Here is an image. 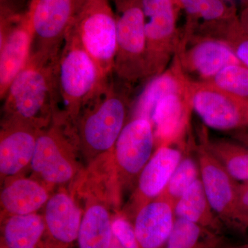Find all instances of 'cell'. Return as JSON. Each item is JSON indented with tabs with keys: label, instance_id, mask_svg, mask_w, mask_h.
I'll return each mask as SVG.
<instances>
[{
	"label": "cell",
	"instance_id": "cell-31",
	"mask_svg": "<svg viewBox=\"0 0 248 248\" xmlns=\"http://www.w3.org/2000/svg\"><path fill=\"white\" fill-rule=\"evenodd\" d=\"M237 210L243 231L248 228V181L239 184Z\"/></svg>",
	"mask_w": 248,
	"mask_h": 248
},
{
	"label": "cell",
	"instance_id": "cell-32",
	"mask_svg": "<svg viewBox=\"0 0 248 248\" xmlns=\"http://www.w3.org/2000/svg\"><path fill=\"white\" fill-rule=\"evenodd\" d=\"M234 138L236 141L248 147V128L235 132Z\"/></svg>",
	"mask_w": 248,
	"mask_h": 248
},
{
	"label": "cell",
	"instance_id": "cell-23",
	"mask_svg": "<svg viewBox=\"0 0 248 248\" xmlns=\"http://www.w3.org/2000/svg\"><path fill=\"white\" fill-rule=\"evenodd\" d=\"M1 221V241L9 248H42L46 232L43 215H13Z\"/></svg>",
	"mask_w": 248,
	"mask_h": 248
},
{
	"label": "cell",
	"instance_id": "cell-16",
	"mask_svg": "<svg viewBox=\"0 0 248 248\" xmlns=\"http://www.w3.org/2000/svg\"><path fill=\"white\" fill-rule=\"evenodd\" d=\"M192 108L190 89L170 93L161 98L152 115L155 148L172 146L182 140Z\"/></svg>",
	"mask_w": 248,
	"mask_h": 248
},
{
	"label": "cell",
	"instance_id": "cell-10",
	"mask_svg": "<svg viewBox=\"0 0 248 248\" xmlns=\"http://www.w3.org/2000/svg\"><path fill=\"white\" fill-rule=\"evenodd\" d=\"M153 124L143 118L131 119L120 133L112 151V159L121 188L133 185L154 154Z\"/></svg>",
	"mask_w": 248,
	"mask_h": 248
},
{
	"label": "cell",
	"instance_id": "cell-34",
	"mask_svg": "<svg viewBox=\"0 0 248 248\" xmlns=\"http://www.w3.org/2000/svg\"><path fill=\"white\" fill-rule=\"evenodd\" d=\"M222 248H248V243L241 245H233L226 242Z\"/></svg>",
	"mask_w": 248,
	"mask_h": 248
},
{
	"label": "cell",
	"instance_id": "cell-33",
	"mask_svg": "<svg viewBox=\"0 0 248 248\" xmlns=\"http://www.w3.org/2000/svg\"><path fill=\"white\" fill-rule=\"evenodd\" d=\"M240 24H241V27L244 29L245 32L248 35V10L244 13Z\"/></svg>",
	"mask_w": 248,
	"mask_h": 248
},
{
	"label": "cell",
	"instance_id": "cell-6",
	"mask_svg": "<svg viewBox=\"0 0 248 248\" xmlns=\"http://www.w3.org/2000/svg\"><path fill=\"white\" fill-rule=\"evenodd\" d=\"M70 29L95 62L103 78L112 74L117 24L110 0H82Z\"/></svg>",
	"mask_w": 248,
	"mask_h": 248
},
{
	"label": "cell",
	"instance_id": "cell-5",
	"mask_svg": "<svg viewBox=\"0 0 248 248\" xmlns=\"http://www.w3.org/2000/svg\"><path fill=\"white\" fill-rule=\"evenodd\" d=\"M117 48L113 73L129 86L146 80V33L142 0H114Z\"/></svg>",
	"mask_w": 248,
	"mask_h": 248
},
{
	"label": "cell",
	"instance_id": "cell-22",
	"mask_svg": "<svg viewBox=\"0 0 248 248\" xmlns=\"http://www.w3.org/2000/svg\"><path fill=\"white\" fill-rule=\"evenodd\" d=\"M176 218H183L223 234L225 226L209 203L201 177L186 191L174 205Z\"/></svg>",
	"mask_w": 248,
	"mask_h": 248
},
{
	"label": "cell",
	"instance_id": "cell-29",
	"mask_svg": "<svg viewBox=\"0 0 248 248\" xmlns=\"http://www.w3.org/2000/svg\"><path fill=\"white\" fill-rule=\"evenodd\" d=\"M112 244L110 248H139L133 224L125 217H117L112 223Z\"/></svg>",
	"mask_w": 248,
	"mask_h": 248
},
{
	"label": "cell",
	"instance_id": "cell-12",
	"mask_svg": "<svg viewBox=\"0 0 248 248\" xmlns=\"http://www.w3.org/2000/svg\"><path fill=\"white\" fill-rule=\"evenodd\" d=\"M32 30L28 14L1 19L0 22V98L29 60Z\"/></svg>",
	"mask_w": 248,
	"mask_h": 248
},
{
	"label": "cell",
	"instance_id": "cell-18",
	"mask_svg": "<svg viewBox=\"0 0 248 248\" xmlns=\"http://www.w3.org/2000/svg\"><path fill=\"white\" fill-rule=\"evenodd\" d=\"M182 63V69L198 77L199 82H208L225 67L241 63L226 41L208 37L194 42L183 55Z\"/></svg>",
	"mask_w": 248,
	"mask_h": 248
},
{
	"label": "cell",
	"instance_id": "cell-30",
	"mask_svg": "<svg viewBox=\"0 0 248 248\" xmlns=\"http://www.w3.org/2000/svg\"><path fill=\"white\" fill-rule=\"evenodd\" d=\"M223 38L233 49L241 63L248 68V35L241 24L232 27Z\"/></svg>",
	"mask_w": 248,
	"mask_h": 248
},
{
	"label": "cell",
	"instance_id": "cell-11",
	"mask_svg": "<svg viewBox=\"0 0 248 248\" xmlns=\"http://www.w3.org/2000/svg\"><path fill=\"white\" fill-rule=\"evenodd\" d=\"M201 180L212 208L225 226L243 231L237 210L239 183L203 144L197 148Z\"/></svg>",
	"mask_w": 248,
	"mask_h": 248
},
{
	"label": "cell",
	"instance_id": "cell-17",
	"mask_svg": "<svg viewBox=\"0 0 248 248\" xmlns=\"http://www.w3.org/2000/svg\"><path fill=\"white\" fill-rule=\"evenodd\" d=\"M176 221L174 206L163 196L143 206L131 222L139 248H164Z\"/></svg>",
	"mask_w": 248,
	"mask_h": 248
},
{
	"label": "cell",
	"instance_id": "cell-4",
	"mask_svg": "<svg viewBox=\"0 0 248 248\" xmlns=\"http://www.w3.org/2000/svg\"><path fill=\"white\" fill-rule=\"evenodd\" d=\"M103 78L95 62L69 29L55 65V114L66 116L76 123Z\"/></svg>",
	"mask_w": 248,
	"mask_h": 248
},
{
	"label": "cell",
	"instance_id": "cell-8",
	"mask_svg": "<svg viewBox=\"0 0 248 248\" xmlns=\"http://www.w3.org/2000/svg\"><path fill=\"white\" fill-rule=\"evenodd\" d=\"M192 108L210 128L223 131L248 128V99L207 82H191Z\"/></svg>",
	"mask_w": 248,
	"mask_h": 248
},
{
	"label": "cell",
	"instance_id": "cell-15",
	"mask_svg": "<svg viewBox=\"0 0 248 248\" xmlns=\"http://www.w3.org/2000/svg\"><path fill=\"white\" fill-rule=\"evenodd\" d=\"M41 130L25 124L1 123L0 174L1 182L19 177L31 166Z\"/></svg>",
	"mask_w": 248,
	"mask_h": 248
},
{
	"label": "cell",
	"instance_id": "cell-7",
	"mask_svg": "<svg viewBox=\"0 0 248 248\" xmlns=\"http://www.w3.org/2000/svg\"><path fill=\"white\" fill-rule=\"evenodd\" d=\"M82 0H31L30 54L57 58Z\"/></svg>",
	"mask_w": 248,
	"mask_h": 248
},
{
	"label": "cell",
	"instance_id": "cell-19",
	"mask_svg": "<svg viewBox=\"0 0 248 248\" xmlns=\"http://www.w3.org/2000/svg\"><path fill=\"white\" fill-rule=\"evenodd\" d=\"M50 189L36 178L17 177L6 181L0 195L1 217L37 213L48 202Z\"/></svg>",
	"mask_w": 248,
	"mask_h": 248
},
{
	"label": "cell",
	"instance_id": "cell-21",
	"mask_svg": "<svg viewBox=\"0 0 248 248\" xmlns=\"http://www.w3.org/2000/svg\"><path fill=\"white\" fill-rule=\"evenodd\" d=\"M191 81L183 72L180 65L163 72L150 79L132 106L131 119L143 118L151 122L152 115L156 104L161 99L174 93L190 89Z\"/></svg>",
	"mask_w": 248,
	"mask_h": 248
},
{
	"label": "cell",
	"instance_id": "cell-1",
	"mask_svg": "<svg viewBox=\"0 0 248 248\" xmlns=\"http://www.w3.org/2000/svg\"><path fill=\"white\" fill-rule=\"evenodd\" d=\"M133 87L112 73L103 78L95 92L81 108L76 121L85 162L113 151L126 124Z\"/></svg>",
	"mask_w": 248,
	"mask_h": 248
},
{
	"label": "cell",
	"instance_id": "cell-26",
	"mask_svg": "<svg viewBox=\"0 0 248 248\" xmlns=\"http://www.w3.org/2000/svg\"><path fill=\"white\" fill-rule=\"evenodd\" d=\"M201 177L200 165L191 156H183L161 196L175 205L186 191Z\"/></svg>",
	"mask_w": 248,
	"mask_h": 248
},
{
	"label": "cell",
	"instance_id": "cell-35",
	"mask_svg": "<svg viewBox=\"0 0 248 248\" xmlns=\"http://www.w3.org/2000/svg\"><path fill=\"white\" fill-rule=\"evenodd\" d=\"M0 248H9L8 246H6V245L1 241V244H0Z\"/></svg>",
	"mask_w": 248,
	"mask_h": 248
},
{
	"label": "cell",
	"instance_id": "cell-2",
	"mask_svg": "<svg viewBox=\"0 0 248 248\" xmlns=\"http://www.w3.org/2000/svg\"><path fill=\"white\" fill-rule=\"evenodd\" d=\"M58 58L39 54L29 55L2 99L1 123L25 124L40 130L50 125L56 111Z\"/></svg>",
	"mask_w": 248,
	"mask_h": 248
},
{
	"label": "cell",
	"instance_id": "cell-3",
	"mask_svg": "<svg viewBox=\"0 0 248 248\" xmlns=\"http://www.w3.org/2000/svg\"><path fill=\"white\" fill-rule=\"evenodd\" d=\"M81 157L76 124L55 114L37 137L31 167L35 178L50 188L76 181L84 171Z\"/></svg>",
	"mask_w": 248,
	"mask_h": 248
},
{
	"label": "cell",
	"instance_id": "cell-24",
	"mask_svg": "<svg viewBox=\"0 0 248 248\" xmlns=\"http://www.w3.org/2000/svg\"><path fill=\"white\" fill-rule=\"evenodd\" d=\"M202 144L236 182H248V146L236 141L208 139Z\"/></svg>",
	"mask_w": 248,
	"mask_h": 248
},
{
	"label": "cell",
	"instance_id": "cell-14",
	"mask_svg": "<svg viewBox=\"0 0 248 248\" xmlns=\"http://www.w3.org/2000/svg\"><path fill=\"white\" fill-rule=\"evenodd\" d=\"M44 208L43 248H75L83 212L74 196L66 190L59 191L50 196Z\"/></svg>",
	"mask_w": 248,
	"mask_h": 248
},
{
	"label": "cell",
	"instance_id": "cell-20",
	"mask_svg": "<svg viewBox=\"0 0 248 248\" xmlns=\"http://www.w3.org/2000/svg\"><path fill=\"white\" fill-rule=\"evenodd\" d=\"M110 205L101 199L86 197L77 241L78 248H110L113 237Z\"/></svg>",
	"mask_w": 248,
	"mask_h": 248
},
{
	"label": "cell",
	"instance_id": "cell-9",
	"mask_svg": "<svg viewBox=\"0 0 248 248\" xmlns=\"http://www.w3.org/2000/svg\"><path fill=\"white\" fill-rule=\"evenodd\" d=\"M146 33V80L164 71L177 45L171 0H142Z\"/></svg>",
	"mask_w": 248,
	"mask_h": 248
},
{
	"label": "cell",
	"instance_id": "cell-25",
	"mask_svg": "<svg viewBox=\"0 0 248 248\" xmlns=\"http://www.w3.org/2000/svg\"><path fill=\"white\" fill-rule=\"evenodd\" d=\"M226 243L223 234L187 220L176 218L164 248H222Z\"/></svg>",
	"mask_w": 248,
	"mask_h": 248
},
{
	"label": "cell",
	"instance_id": "cell-13",
	"mask_svg": "<svg viewBox=\"0 0 248 248\" xmlns=\"http://www.w3.org/2000/svg\"><path fill=\"white\" fill-rule=\"evenodd\" d=\"M183 156L180 149L172 146L156 148L151 159L140 173L127 210L123 212L130 221L143 206L164 192Z\"/></svg>",
	"mask_w": 248,
	"mask_h": 248
},
{
	"label": "cell",
	"instance_id": "cell-27",
	"mask_svg": "<svg viewBox=\"0 0 248 248\" xmlns=\"http://www.w3.org/2000/svg\"><path fill=\"white\" fill-rule=\"evenodd\" d=\"M207 83L232 95L248 99V68L242 63L225 67Z\"/></svg>",
	"mask_w": 248,
	"mask_h": 248
},
{
	"label": "cell",
	"instance_id": "cell-28",
	"mask_svg": "<svg viewBox=\"0 0 248 248\" xmlns=\"http://www.w3.org/2000/svg\"><path fill=\"white\" fill-rule=\"evenodd\" d=\"M189 14L200 16L204 20H216L224 14V5L221 0H180Z\"/></svg>",
	"mask_w": 248,
	"mask_h": 248
}]
</instances>
